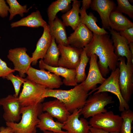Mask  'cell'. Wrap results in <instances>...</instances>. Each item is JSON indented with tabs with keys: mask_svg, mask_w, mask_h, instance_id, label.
I'll use <instances>...</instances> for the list:
<instances>
[{
	"mask_svg": "<svg viewBox=\"0 0 133 133\" xmlns=\"http://www.w3.org/2000/svg\"><path fill=\"white\" fill-rule=\"evenodd\" d=\"M98 58L95 54L91 56L88 75L85 80L80 83L84 89L88 92L96 88L98 84H102L106 79L102 76L98 67Z\"/></svg>",
	"mask_w": 133,
	"mask_h": 133,
	"instance_id": "obj_13",
	"label": "cell"
},
{
	"mask_svg": "<svg viewBox=\"0 0 133 133\" xmlns=\"http://www.w3.org/2000/svg\"><path fill=\"white\" fill-rule=\"evenodd\" d=\"M43 133H54L53 132L48 131H46L44 132H43Z\"/></svg>",
	"mask_w": 133,
	"mask_h": 133,
	"instance_id": "obj_41",
	"label": "cell"
},
{
	"mask_svg": "<svg viewBox=\"0 0 133 133\" xmlns=\"http://www.w3.org/2000/svg\"><path fill=\"white\" fill-rule=\"evenodd\" d=\"M73 1L72 8L63 14L61 18L65 26H70L75 31L80 23L79 14L81 1L76 0Z\"/></svg>",
	"mask_w": 133,
	"mask_h": 133,
	"instance_id": "obj_24",
	"label": "cell"
},
{
	"mask_svg": "<svg viewBox=\"0 0 133 133\" xmlns=\"http://www.w3.org/2000/svg\"><path fill=\"white\" fill-rule=\"evenodd\" d=\"M43 28V33L37 43L35 50L32 53V65H36L38 59H43L52 42V36L48 24Z\"/></svg>",
	"mask_w": 133,
	"mask_h": 133,
	"instance_id": "obj_19",
	"label": "cell"
},
{
	"mask_svg": "<svg viewBox=\"0 0 133 133\" xmlns=\"http://www.w3.org/2000/svg\"><path fill=\"white\" fill-rule=\"evenodd\" d=\"M71 0H57L52 2L47 10L49 21L54 20L60 11L66 13L71 9Z\"/></svg>",
	"mask_w": 133,
	"mask_h": 133,
	"instance_id": "obj_27",
	"label": "cell"
},
{
	"mask_svg": "<svg viewBox=\"0 0 133 133\" xmlns=\"http://www.w3.org/2000/svg\"><path fill=\"white\" fill-rule=\"evenodd\" d=\"M43 60L41 59L39 61V67L40 69H46L50 72L63 77V84L66 86H75L78 85L75 80L76 70L59 66H51L45 64Z\"/></svg>",
	"mask_w": 133,
	"mask_h": 133,
	"instance_id": "obj_20",
	"label": "cell"
},
{
	"mask_svg": "<svg viewBox=\"0 0 133 133\" xmlns=\"http://www.w3.org/2000/svg\"><path fill=\"white\" fill-rule=\"evenodd\" d=\"M42 106L43 112L47 113L61 123L65 122L71 114L64 103L57 99L44 102Z\"/></svg>",
	"mask_w": 133,
	"mask_h": 133,
	"instance_id": "obj_17",
	"label": "cell"
},
{
	"mask_svg": "<svg viewBox=\"0 0 133 133\" xmlns=\"http://www.w3.org/2000/svg\"><path fill=\"white\" fill-rule=\"evenodd\" d=\"M57 47L61 55L59 59L58 66L76 70L79 64L83 49L77 48L69 45L65 46L58 44Z\"/></svg>",
	"mask_w": 133,
	"mask_h": 133,
	"instance_id": "obj_11",
	"label": "cell"
},
{
	"mask_svg": "<svg viewBox=\"0 0 133 133\" xmlns=\"http://www.w3.org/2000/svg\"><path fill=\"white\" fill-rule=\"evenodd\" d=\"M117 5L115 10L123 13L133 19V6L128 0H117Z\"/></svg>",
	"mask_w": 133,
	"mask_h": 133,
	"instance_id": "obj_32",
	"label": "cell"
},
{
	"mask_svg": "<svg viewBox=\"0 0 133 133\" xmlns=\"http://www.w3.org/2000/svg\"><path fill=\"white\" fill-rule=\"evenodd\" d=\"M125 57L118 58L119 70V83L120 92L124 100L129 104L133 93V64L125 62Z\"/></svg>",
	"mask_w": 133,
	"mask_h": 133,
	"instance_id": "obj_5",
	"label": "cell"
},
{
	"mask_svg": "<svg viewBox=\"0 0 133 133\" xmlns=\"http://www.w3.org/2000/svg\"><path fill=\"white\" fill-rule=\"evenodd\" d=\"M112 97L108 92L94 93L87 98L80 112L83 117L87 118L107 111L105 108L107 105L113 103Z\"/></svg>",
	"mask_w": 133,
	"mask_h": 133,
	"instance_id": "obj_4",
	"label": "cell"
},
{
	"mask_svg": "<svg viewBox=\"0 0 133 133\" xmlns=\"http://www.w3.org/2000/svg\"><path fill=\"white\" fill-rule=\"evenodd\" d=\"M50 33L56 43L65 46L69 45L66 27L62 21L57 16L55 19L48 21Z\"/></svg>",
	"mask_w": 133,
	"mask_h": 133,
	"instance_id": "obj_22",
	"label": "cell"
},
{
	"mask_svg": "<svg viewBox=\"0 0 133 133\" xmlns=\"http://www.w3.org/2000/svg\"><path fill=\"white\" fill-rule=\"evenodd\" d=\"M82 109L75 110L68 116L64 122L62 129L67 133H89L91 127L89 122L85 118H79Z\"/></svg>",
	"mask_w": 133,
	"mask_h": 133,
	"instance_id": "obj_14",
	"label": "cell"
},
{
	"mask_svg": "<svg viewBox=\"0 0 133 133\" xmlns=\"http://www.w3.org/2000/svg\"></svg>",
	"mask_w": 133,
	"mask_h": 133,
	"instance_id": "obj_43",
	"label": "cell"
},
{
	"mask_svg": "<svg viewBox=\"0 0 133 133\" xmlns=\"http://www.w3.org/2000/svg\"><path fill=\"white\" fill-rule=\"evenodd\" d=\"M6 2L9 6V20L12 19L17 14H19L21 17H23L24 15V13H26L28 12V10L27 9V5H22L16 0H6Z\"/></svg>",
	"mask_w": 133,
	"mask_h": 133,
	"instance_id": "obj_30",
	"label": "cell"
},
{
	"mask_svg": "<svg viewBox=\"0 0 133 133\" xmlns=\"http://www.w3.org/2000/svg\"><path fill=\"white\" fill-rule=\"evenodd\" d=\"M81 84L68 90L46 88L44 97H52L63 102L69 112L72 113L84 106L89 95Z\"/></svg>",
	"mask_w": 133,
	"mask_h": 133,
	"instance_id": "obj_2",
	"label": "cell"
},
{
	"mask_svg": "<svg viewBox=\"0 0 133 133\" xmlns=\"http://www.w3.org/2000/svg\"><path fill=\"white\" fill-rule=\"evenodd\" d=\"M7 79L10 81L14 87L16 97H18L21 86L22 84L27 80V78H24L18 75L15 76L13 73H11L8 75L6 77Z\"/></svg>",
	"mask_w": 133,
	"mask_h": 133,
	"instance_id": "obj_33",
	"label": "cell"
},
{
	"mask_svg": "<svg viewBox=\"0 0 133 133\" xmlns=\"http://www.w3.org/2000/svg\"><path fill=\"white\" fill-rule=\"evenodd\" d=\"M47 25L39 11L37 10L19 21L12 22L10 25L12 28L20 26L35 28L40 27L43 28Z\"/></svg>",
	"mask_w": 133,
	"mask_h": 133,
	"instance_id": "obj_23",
	"label": "cell"
},
{
	"mask_svg": "<svg viewBox=\"0 0 133 133\" xmlns=\"http://www.w3.org/2000/svg\"><path fill=\"white\" fill-rule=\"evenodd\" d=\"M12 129L9 127H5L1 126L0 127V133H12Z\"/></svg>",
	"mask_w": 133,
	"mask_h": 133,
	"instance_id": "obj_39",
	"label": "cell"
},
{
	"mask_svg": "<svg viewBox=\"0 0 133 133\" xmlns=\"http://www.w3.org/2000/svg\"><path fill=\"white\" fill-rule=\"evenodd\" d=\"M116 5L114 1L111 0H93L90 7L97 11L101 20L102 28L109 31V17L111 13L115 10Z\"/></svg>",
	"mask_w": 133,
	"mask_h": 133,
	"instance_id": "obj_15",
	"label": "cell"
},
{
	"mask_svg": "<svg viewBox=\"0 0 133 133\" xmlns=\"http://www.w3.org/2000/svg\"><path fill=\"white\" fill-rule=\"evenodd\" d=\"M12 133H14V132H12Z\"/></svg>",
	"mask_w": 133,
	"mask_h": 133,
	"instance_id": "obj_42",
	"label": "cell"
},
{
	"mask_svg": "<svg viewBox=\"0 0 133 133\" xmlns=\"http://www.w3.org/2000/svg\"><path fill=\"white\" fill-rule=\"evenodd\" d=\"M26 74L28 75L27 79L46 88H57L63 84L59 76L45 69L39 70L31 66Z\"/></svg>",
	"mask_w": 133,
	"mask_h": 133,
	"instance_id": "obj_9",
	"label": "cell"
},
{
	"mask_svg": "<svg viewBox=\"0 0 133 133\" xmlns=\"http://www.w3.org/2000/svg\"><path fill=\"white\" fill-rule=\"evenodd\" d=\"M129 45L130 50L132 54H133V42L130 43Z\"/></svg>",
	"mask_w": 133,
	"mask_h": 133,
	"instance_id": "obj_40",
	"label": "cell"
},
{
	"mask_svg": "<svg viewBox=\"0 0 133 133\" xmlns=\"http://www.w3.org/2000/svg\"><path fill=\"white\" fill-rule=\"evenodd\" d=\"M23 84L22 91L18 96L22 107L34 105L43 101L45 87L28 79Z\"/></svg>",
	"mask_w": 133,
	"mask_h": 133,
	"instance_id": "obj_7",
	"label": "cell"
},
{
	"mask_svg": "<svg viewBox=\"0 0 133 133\" xmlns=\"http://www.w3.org/2000/svg\"><path fill=\"white\" fill-rule=\"evenodd\" d=\"M123 122L121 116L111 111L93 116L89 121L91 127L110 132H120Z\"/></svg>",
	"mask_w": 133,
	"mask_h": 133,
	"instance_id": "obj_6",
	"label": "cell"
},
{
	"mask_svg": "<svg viewBox=\"0 0 133 133\" xmlns=\"http://www.w3.org/2000/svg\"><path fill=\"white\" fill-rule=\"evenodd\" d=\"M119 68L117 67L114 70L112 71L110 76L106 79L102 84L91 90L88 94L91 95L96 91L95 93L109 92L114 94L116 96L119 100V110L122 112L130 109V107L129 104L123 99L120 92L119 83Z\"/></svg>",
	"mask_w": 133,
	"mask_h": 133,
	"instance_id": "obj_8",
	"label": "cell"
},
{
	"mask_svg": "<svg viewBox=\"0 0 133 133\" xmlns=\"http://www.w3.org/2000/svg\"><path fill=\"white\" fill-rule=\"evenodd\" d=\"M60 55V52L55 39L52 36L51 44L43 58V62L45 64L51 66L58 67Z\"/></svg>",
	"mask_w": 133,
	"mask_h": 133,
	"instance_id": "obj_28",
	"label": "cell"
},
{
	"mask_svg": "<svg viewBox=\"0 0 133 133\" xmlns=\"http://www.w3.org/2000/svg\"><path fill=\"white\" fill-rule=\"evenodd\" d=\"M109 31L115 55L118 58L125 57L127 59V62L133 63V54L130 50L127 40L120 35L119 32L111 29Z\"/></svg>",
	"mask_w": 133,
	"mask_h": 133,
	"instance_id": "obj_18",
	"label": "cell"
},
{
	"mask_svg": "<svg viewBox=\"0 0 133 133\" xmlns=\"http://www.w3.org/2000/svg\"><path fill=\"white\" fill-rule=\"evenodd\" d=\"M89 133H121L120 132H110L100 129L91 127L90 129Z\"/></svg>",
	"mask_w": 133,
	"mask_h": 133,
	"instance_id": "obj_37",
	"label": "cell"
},
{
	"mask_svg": "<svg viewBox=\"0 0 133 133\" xmlns=\"http://www.w3.org/2000/svg\"><path fill=\"white\" fill-rule=\"evenodd\" d=\"M38 118L39 120L36 127L43 132L48 131L56 133H67L62 130L63 123L55 121L53 117L47 113L42 112Z\"/></svg>",
	"mask_w": 133,
	"mask_h": 133,
	"instance_id": "obj_21",
	"label": "cell"
},
{
	"mask_svg": "<svg viewBox=\"0 0 133 133\" xmlns=\"http://www.w3.org/2000/svg\"><path fill=\"white\" fill-rule=\"evenodd\" d=\"M109 26L111 29L119 32L133 27V23L122 13L115 10L110 16Z\"/></svg>",
	"mask_w": 133,
	"mask_h": 133,
	"instance_id": "obj_25",
	"label": "cell"
},
{
	"mask_svg": "<svg viewBox=\"0 0 133 133\" xmlns=\"http://www.w3.org/2000/svg\"><path fill=\"white\" fill-rule=\"evenodd\" d=\"M15 71L14 69L9 67L6 63L0 58V77H2L3 78H5L9 74L14 72Z\"/></svg>",
	"mask_w": 133,
	"mask_h": 133,
	"instance_id": "obj_34",
	"label": "cell"
},
{
	"mask_svg": "<svg viewBox=\"0 0 133 133\" xmlns=\"http://www.w3.org/2000/svg\"><path fill=\"white\" fill-rule=\"evenodd\" d=\"M82 6L81 8L86 10L90 7L92 2L91 0H83L82 1Z\"/></svg>",
	"mask_w": 133,
	"mask_h": 133,
	"instance_id": "obj_38",
	"label": "cell"
},
{
	"mask_svg": "<svg viewBox=\"0 0 133 133\" xmlns=\"http://www.w3.org/2000/svg\"><path fill=\"white\" fill-rule=\"evenodd\" d=\"M43 112L41 103L23 107L20 121L17 123L6 122V125L11 128L14 133H36L38 117Z\"/></svg>",
	"mask_w": 133,
	"mask_h": 133,
	"instance_id": "obj_3",
	"label": "cell"
},
{
	"mask_svg": "<svg viewBox=\"0 0 133 133\" xmlns=\"http://www.w3.org/2000/svg\"><path fill=\"white\" fill-rule=\"evenodd\" d=\"M80 13V22L85 25L93 33L100 35L108 34L105 29L97 25V18L92 13H90L88 15L86 10L81 8Z\"/></svg>",
	"mask_w": 133,
	"mask_h": 133,
	"instance_id": "obj_26",
	"label": "cell"
},
{
	"mask_svg": "<svg viewBox=\"0 0 133 133\" xmlns=\"http://www.w3.org/2000/svg\"><path fill=\"white\" fill-rule=\"evenodd\" d=\"M119 32L120 35L127 40L129 43L133 42V27Z\"/></svg>",
	"mask_w": 133,
	"mask_h": 133,
	"instance_id": "obj_35",
	"label": "cell"
},
{
	"mask_svg": "<svg viewBox=\"0 0 133 133\" xmlns=\"http://www.w3.org/2000/svg\"><path fill=\"white\" fill-rule=\"evenodd\" d=\"M0 106L4 111L3 117L6 122H18L21 118L22 107L18 97L9 95L0 99Z\"/></svg>",
	"mask_w": 133,
	"mask_h": 133,
	"instance_id": "obj_12",
	"label": "cell"
},
{
	"mask_svg": "<svg viewBox=\"0 0 133 133\" xmlns=\"http://www.w3.org/2000/svg\"><path fill=\"white\" fill-rule=\"evenodd\" d=\"M74 31L67 37L69 45L83 49L91 41L93 33L84 24L80 23Z\"/></svg>",
	"mask_w": 133,
	"mask_h": 133,
	"instance_id": "obj_16",
	"label": "cell"
},
{
	"mask_svg": "<svg viewBox=\"0 0 133 133\" xmlns=\"http://www.w3.org/2000/svg\"><path fill=\"white\" fill-rule=\"evenodd\" d=\"M93 34L91 42L84 48L87 55H96L99 58L98 67L103 77L117 67L118 58L114 52L115 48L111 39L108 34L98 35Z\"/></svg>",
	"mask_w": 133,
	"mask_h": 133,
	"instance_id": "obj_1",
	"label": "cell"
},
{
	"mask_svg": "<svg viewBox=\"0 0 133 133\" xmlns=\"http://www.w3.org/2000/svg\"><path fill=\"white\" fill-rule=\"evenodd\" d=\"M27 49L25 47H19L9 50L7 57L13 64L14 69L19 72V76L23 78L31 66L33 62L32 58L26 53Z\"/></svg>",
	"mask_w": 133,
	"mask_h": 133,
	"instance_id": "obj_10",
	"label": "cell"
},
{
	"mask_svg": "<svg viewBox=\"0 0 133 133\" xmlns=\"http://www.w3.org/2000/svg\"><path fill=\"white\" fill-rule=\"evenodd\" d=\"M121 116L123 122L121 128V133H132V125L133 121V112L129 109L121 112Z\"/></svg>",
	"mask_w": 133,
	"mask_h": 133,
	"instance_id": "obj_31",
	"label": "cell"
},
{
	"mask_svg": "<svg viewBox=\"0 0 133 133\" xmlns=\"http://www.w3.org/2000/svg\"><path fill=\"white\" fill-rule=\"evenodd\" d=\"M89 59L85 50L83 48L81 54L79 64L76 69L75 80L77 83H82L86 78L85 69Z\"/></svg>",
	"mask_w": 133,
	"mask_h": 133,
	"instance_id": "obj_29",
	"label": "cell"
},
{
	"mask_svg": "<svg viewBox=\"0 0 133 133\" xmlns=\"http://www.w3.org/2000/svg\"><path fill=\"white\" fill-rule=\"evenodd\" d=\"M4 0H0V17L4 18L8 16L9 8Z\"/></svg>",
	"mask_w": 133,
	"mask_h": 133,
	"instance_id": "obj_36",
	"label": "cell"
}]
</instances>
